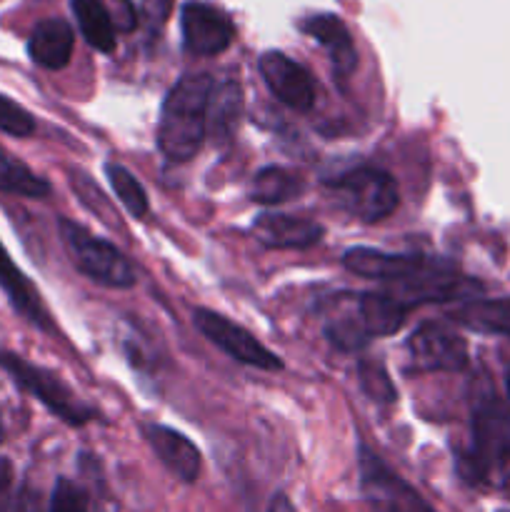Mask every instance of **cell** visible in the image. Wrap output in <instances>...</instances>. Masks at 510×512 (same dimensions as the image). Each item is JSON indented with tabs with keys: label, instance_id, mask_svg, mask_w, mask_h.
<instances>
[{
	"label": "cell",
	"instance_id": "29",
	"mask_svg": "<svg viewBox=\"0 0 510 512\" xmlns=\"http://www.w3.org/2000/svg\"><path fill=\"white\" fill-rule=\"evenodd\" d=\"M15 512H43L38 490L30 488V485H23L18 493V500H15Z\"/></svg>",
	"mask_w": 510,
	"mask_h": 512
},
{
	"label": "cell",
	"instance_id": "14",
	"mask_svg": "<svg viewBox=\"0 0 510 512\" xmlns=\"http://www.w3.org/2000/svg\"><path fill=\"white\" fill-rule=\"evenodd\" d=\"M300 30L310 38L318 40L330 55V63H333L335 73L340 78H348L350 73L358 65V53H355L353 38H350V30L345 28L343 20L338 15L330 13H320V15H310L300 23Z\"/></svg>",
	"mask_w": 510,
	"mask_h": 512
},
{
	"label": "cell",
	"instance_id": "18",
	"mask_svg": "<svg viewBox=\"0 0 510 512\" xmlns=\"http://www.w3.org/2000/svg\"><path fill=\"white\" fill-rule=\"evenodd\" d=\"M305 190V178L293 168L268 165L260 168L250 180V200L258 205H280L298 198Z\"/></svg>",
	"mask_w": 510,
	"mask_h": 512
},
{
	"label": "cell",
	"instance_id": "12",
	"mask_svg": "<svg viewBox=\"0 0 510 512\" xmlns=\"http://www.w3.org/2000/svg\"><path fill=\"white\" fill-rule=\"evenodd\" d=\"M0 290H3L5 298L10 300V305H13L20 318L28 320L30 325H35L43 333H55L53 318H50L38 288L13 263V258L3 248V243H0Z\"/></svg>",
	"mask_w": 510,
	"mask_h": 512
},
{
	"label": "cell",
	"instance_id": "26",
	"mask_svg": "<svg viewBox=\"0 0 510 512\" xmlns=\"http://www.w3.org/2000/svg\"><path fill=\"white\" fill-rule=\"evenodd\" d=\"M48 512H88V493L70 478H58Z\"/></svg>",
	"mask_w": 510,
	"mask_h": 512
},
{
	"label": "cell",
	"instance_id": "24",
	"mask_svg": "<svg viewBox=\"0 0 510 512\" xmlns=\"http://www.w3.org/2000/svg\"><path fill=\"white\" fill-rule=\"evenodd\" d=\"M325 335L343 353H355V350H363L370 343V335L365 333L363 323L355 315L353 318H333L325 325Z\"/></svg>",
	"mask_w": 510,
	"mask_h": 512
},
{
	"label": "cell",
	"instance_id": "9",
	"mask_svg": "<svg viewBox=\"0 0 510 512\" xmlns=\"http://www.w3.org/2000/svg\"><path fill=\"white\" fill-rule=\"evenodd\" d=\"M258 70L270 93L288 108L308 113L315 105V83L308 70L280 50H268L260 55Z\"/></svg>",
	"mask_w": 510,
	"mask_h": 512
},
{
	"label": "cell",
	"instance_id": "31",
	"mask_svg": "<svg viewBox=\"0 0 510 512\" xmlns=\"http://www.w3.org/2000/svg\"><path fill=\"white\" fill-rule=\"evenodd\" d=\"M268 512H298V510H295V505L290 503L288 495L278 493V495H273V500H270V510Z\"/></svg>",
	"mask_w": 510,
	"mask_h": 512
},
{
	"label": "cell",
	"instance_id": "33",
	"mask_svg": "<svg viewBox=\"0 0 510 512\" xmlns=\"http://www.w3.org/2000/svg\"><path fill=\"white\" fill-rule=\"evenodd\" d=\"M505 385H508V395H510V368H508V375H505ZM503 493L510 495V475H508V480H505V485H503Z\"/></svg>",
	"mask_w": 510,
	"mask_h": 512
},
{
	"label": "cell",
	"instance_id": "19",
	"mask_svg": "<svg viewBox=\"0 0 510 512\" xmlns=\"http://www.w3.org/2000/svg\"><path fill=\"white\" fill-rule=\"evenodd\" d=\"M450 318L475 333L510 338V300H465L450 313Z\"/></svg>",
	"mask_w": 510,
	"mask_h": 512
},
{
	"label": "cell",
	"instance_id": "3",
	"mask_svg": "<svg viewBox=\"0 0 510 512\" xmlns=\"http://www.w3.org/2000/svg\"><path fill=\"white\" fill-rule=\"evenodd\" d=\"M58 228L60 238H63L65 248L70 253V260L85 278L105 285V288H133L135 280H138L135 278V268L113 243L95 238L83 225L68 218H60Z\"/></svg>",
	"mask_w": 510,
	"mask_h": 512
},
{
	"label": "cell",
	"instance_id": "30",
	"mask_svg": "<svg viewBox=\"0 0 510 512\" xmlns=\"http://www.w3.org/2000/svg\"><path fill=\"white\" fill-rule=\"evenodd\" d=\"M143 8L148 13L150 20H158L163 23L170 13V0H143Z\"/></svg>",
	"mask_w": 510,
	"mask_h": 512
},
{
	"label": "cell",
	"instance_id": "11",
	"mask_svg": "<svg viewBox=\"0 0 510 512\" xmlns=\"http://www.w3.org/2000/svg\"><path fill=\"white\" fill-rule=\"evenodd\" d=\"M250 230H253L255 240L260 245L273 250L310 248V245L323 238V225L315 223V220L295 218V215L288 213H273V210L255 215Z\"/></svg>",
	"mask_w": 510,
	"mask_h": 512
},
{
	"label": "cell",
	"instance_id": "13",
	"mask_svg": "<svg viewBox=\"0 0 510 512\" xmlns=\"http://www.w3.org/2000/svg\"><path fill=\"white\" fill-rule=\"evenodd\" d=\"M143 433L148 445L153 448V453L158 455L160 463L170 470L178 480L183 483H195L200 475V450L195 448V443H190L183 433L173 428H165V425L148 423L143 425Z\"/></svg>",
	"mask_w": 510,
	"mask_h": 512
},
{
	"label": "cell",
	"instance_id": "4",
	"mask_svg": "<svg viewBox=\"0 0 510 512\" xmlns=\"http://www.w3.org/2000/svg\"><path fill=\"white\" fill-rule=\"evenodd\" d=\"M0 368L25 390V393L35 395L45 408L53 415H58L63 423L80 428V425L90 423L95 410L85 405L63 380L50 370L33 365L30 360L20 358L15 353H0Z\"/></svg>",
	"mask_w": 510,
	"mask_h": 512
},
{
	"label": "cell",
	"instance_id": "15",
	"mask_svg": "<svg viewBox=\"0 0 510 512\" xmlns=\"http://www.w3.org/2000/svg\"><path fill=\"white\" fill-rule=\"evenodd\" d=\"M75 33L68 20L45 18L33 28L28 38V55L45 70H60L73 58Z\"/></svg>",
	"mask_w": 510,
	"mask_h": 512
},
{
	"label": "cell",
	"instance_id": "16",
	"mask_svg": "<svg viewBox=\"0 0 510 512\" xmlns=\"http://www.w3.org/2000/svg\"><path fill=\"white\" fill-rule=\"evenodd\" d=\"M243 118V88L238 80H223L213 85L208 100V130L218 145H228Z\"/></svg>",
	"mask_w": 510,
	"mask_h": 512
},
{
	"label": "cell",
	"instance_id": "28",
	"mask_svg": "<svg viewBox=\"0 0 510 512\" xmlns=\"http://www.w3.org/2000/svg\"><path fill=\"white\" fill-rule=\"evenodd\" d=\"M100 3L108 8L110 18H113L115 28L120 30H133L135 23H138V15H135V8L130 0H100Z\"/></svg>",
	"mask_w": 510,
	"mask_h": 512
},
{
	"label": "cell",
	"instance_id": "5",
	"mask_svg": "<svg viewBox=\"0 0 510 512\" xmlns=\"http://www.w3.org/2000/svg\"><path fill=\"white\" fill-rule=\"evenodd\" d=\"M358 475L360 495L373 512H435L410 488L395 470L383 463L380 455L360 445L358 448Z\"/></svg>",
	"mask_w": 510,
	"mask_h": 512
},
{
	"label": "cell",
	"instance_id": "21",
	"mask_svg": "<svg viewBox=\"0 0 510 512\" xmlns=\"http://www.w3.org/2000/svg\"><path fill=\"white\" fill-rule=\"evenodd\" d=\"M0 193L23 195V198H45L50 193V183L35 175L20 158L0 145Z\"/></svg>",
	"mask_w": 510,
	"mask_h": 512
},
{
	"label": "cell",
	"instance_id": "27",
	"mask_svg": "<svg viewBox=\"0 0 510 512\" xmlns=\"http://www.w3.org/2000/svg\"><path fill=\"white\" fill-rule=\"evenodd\" d=\"M70 185H73L75 193L80 195V200H83V203L88 205L93 213H95V208H98V213L103 215L105 223L108 225L118 223V220H113V210L105 208V200H103V193H100V188L88 178V175L80 173V170H70Z\"/></svg>",
	"mask_w": 510,
	"mask_h": 512
},
{
	"label": "cell",
	"instance_id": "8",
	"mask_svg": "<svg viewBox=\"0 0 510 512\" xmlns=\"http://www.w3.org/2000/svg\"><path fill=\"white\" fill-rule=\"evenodd\" d=\"M180 30L185 50L193 55H220L235 38L228 15L203 0H188L180 8Z\"/></svg>",
	"mask_w": 510,
	"mask_h": 512
},
{
	"label": "cell",
	"instance_id": "32",
	"mask_svg": "<svg viewBox=\"0 0 510 512\" xmlns=\"http://www.w3.org/2000/svg\"><path fill=\"white\" fill-rule=\"evenodd\" d=\"M10 483V465L5 460H0V490Z\"/></svg>",
	"mask_w": 510,
	"mask_h": 512
},
{
	"label": "cell",
	"instance_id": "6",
	"mask_svg": "<svg viewBox=\"0 0 510 512\" xmlns=\"http://www.w3.org/2000/svg\"><path fill=\"white\" fill-rule=\"evenodd\" d=\"M410 370L415 373H458L468 365V343L440 320H425L408 338Z\"/></svg>",
	"mask_w": 510,
	"mask_h": 512
},
{
	"label": "cell",
	"instance_id": "1",
	"mask_svg": "<svg viewBox=\"0 0 510 512\" xmlns=\"http://www.w3.org/2000/svg\"><path fill=\"white\" fill-rule=\"evenodd\" d=\"M213 85V78L205 73L183 75L165 95L158 123V148L170 163H188L203 148Z\"/></svg>",
	"mask_w": 510,
	"mask_h": 512
},
{
	"label": "cell",
	"instance_id": "25",
	"mask_svg": "<svg viewBox=\"0 0 510 512\" xmlns=\"http://www.w3.org/2000/svg\"><path fill=\"white\" fill-rule=\"evenodd\" d=\"M0 130L13 135V138H28L35 133L33 115L3 93H0Z\"/></svg>",
	"mask_w": 510,
	"mask_h": 512
},
{
	"label": "cell",
	"instance_id": "2",
	"mask_svg": "<svg viewBox=\"0 0 510 512\" xmlns=\"http://www.w3.org/2000/svg\"><path fill=\"white\" fill-rule=\"evenodd\" d=\"M325 188L333 193L335 203L363 223H378L398 208V183L383 168L360 165L345 170L335 178H325Z\"/></svg>",
	"mask_w": 510,
	"mask_h": 512
},
{
	"label": "cell",
	"instance_id": "23",
	"mask_svg": "<svg viewBox=\"0 0 510 512\" xmlns=\"http://www.w3.org/2000/svg\"><path fill=\"white\" fill-rule=\"evenodd\" d=\"M360 390L378 405H393L398 400V388L378 360H360L358 363Z\"/></svg>",
	"mask_w": 510,
	"mask_h": 512
},
{
	"label": "cell",
	"instance_id": "10",
	"mask_svg": "<svg viewBox=\"0 0 510 512\" xmlns=\"http://www.w3.org/2000/svg\"><path fill=\"white\" fill-rule=\"evenodd\" d=\"M428 255H398V253H383V250L365 248V245H355L348 248L343 255V265L350 273L360 275V278L378 280L388 288L403 285L418 273L425 265Z\"/></svg>",
	"mask_w": 510,
	"mask_h": 512
},
{
	"label": "cell",
	"instance_id": "20",
	"mask_svg": "<svg viewBox=\"0 0 510 512\" xmlns=\"http://www.w3.org/2000/svg\"><path fill=\"white\" fill-rule=\"evenodd\" d=\"M70 5H73L80 33L88 40L90 48L100 50V53H113L118 38H115V23L108 8L100 0H70Z\"/></svg>",
	"mask_w": 510,
	"mask_h": 512
},
{
	"label": "cell",
	"instance_id": "7",
	"mask_svg": "<svg viewBox=\"0 0 510 512\" xmlns=\"http://www.w3.org/2000/svg\"><path fill=\"white\" fill-rule=\"evenodd\" d=\"M193 323L215 348H220L225 355L238 360V363L253 365V368L260 370L283 368V360H280L273 350L265 348L258 338H253L248 330L240 328L238 323L228 320L225 315L208 308H198L193 313Z\"/></svg>",
	"mask_w": 510,
	"mask_h": 512
},
{
	"label": "cell",
	"instance_id": "22",
	"mask_svg": "<svg viewBox=\"0 0 510 512\" xmlns=\"http://www.w3.org/2000/svg\"><path fill=\"white\" fill-rule=\"evenodd\" d=\"M105 175H108L110 188L115 190V195H118V200L123 203V208L128 210L133 218H145L150 210V203L148 193H145V188L140 185V180L135 178L128 168H123V165L118 163L105 165Z\"/></svg>",
	"mask_w": 510,
	"mask_h": 512
},
{
	"label": "cell",
	"instance_id": "17",
	"mask_svg": "<svg viewBox=\"0 0 510 512\" xmlns=\"http://www.w3.org/2000/svg\"><path fill=\"white\" fill-rule=\"evenodd\" d=\"M408 310V305L400 303L388 290L358 295V318L370 338H385V335L398 333L408 318Z\"/></svg>",
	"mask_w": 510,
	"mask_h": 512
}]
</instances>
